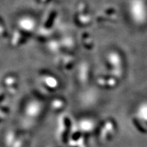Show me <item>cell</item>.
<instances>
[{"label":"cell","instance_id":"6da1fadb","mask_svg":"<svg viewBox=\"0 0 147 147\" xmlns=\"http://www.w3.org/2000/svg\"><path fill=\"white\" fill-rule=\"evenodd\" d=\"M127 12L131 21L136 26L147 23V2L146 0H128Z\"/></svg>","mask_w":147,"mask_h":147},{"label":"cell","instance_id":"7a4b0ae2","mask_svg":"<svg viewBox=\"0 0 147 147\" xmlns=\"http://www.w3.org/2000/svg\"><path fill=\"white\" fill-rule=\"evenodd\" d=\"M43 111V106L39 101L32 100L24 107L23 110V117L21 120L22 127L25 129L32 128L39 121Z\"/></svg>","mask_w":147,"mask_h":147},{"label":"cell","instance_id":"3957f363","mask_svg":"<svg viewBox=\"0 0 147 147\" xmlns=\"http://www.w3.org/2000/svg\"><path fill=\"white\" fill-rule=\"evenodd\" d=\"M3 143L5 147H24L23 139L12 130L5 132Z\"/></svg>","mask_w":147,"mask_h":147}]
</instances>
